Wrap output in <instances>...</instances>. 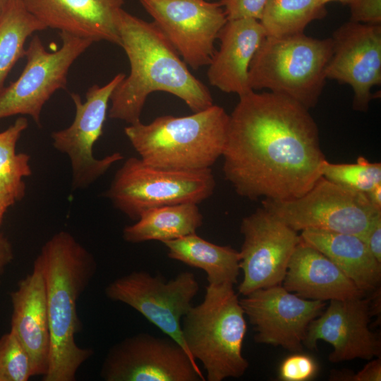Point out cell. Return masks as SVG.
I'll return each instance as SVG.
<instances>
[{
  "label": "cell",
  "mask_w": 381,
  "mask_h": 381,
  "mask_svg": "<svg viewBox=\"0 0 381 381\" xmlns=\"http://www.w3.org/2000/svg\"><path fill=\"white\" fill-rule=\"evenodd\" d=\"M222 157L225 179L252 200L302 196L322 176L326 159L309 109L285 96L254 90L239 97L229 115Z\"/></svg>",
  "instance_id": "6da1fadb"
},
{
  "label": "cell",
  "mask_w": 381,
  "mask_h": 381,
  "mask_svg": "<svg viewBox=\"0 0 381 381\" xmlns=\"http://www.w3.org/2000/svg\"><path fill=\"white\" fill-rule=\"evenodd\" d=\"M118 30L120 47L128 59L131 71L111 96V119L128 124L140 121L148 96L157 91L177 97L193 112L214 104L209 89L191 73L154 22L145 21L122 9Z\"/></svg>",
  "instance_id": "7a4b0ae2"
},
{
  "label": "cell",
  "mask_w": 381,
  "mask_h": 381,
  "mask_svg": "<svg viewBox=\"0 0 381 381\" xmlns=\"http://www.w3.org/2000/svg\"><path fill=\"white\" fill-rule=\"evenodd\" d=\"M43 274L50 330L49 366L44 381H74L93 354L75 341L80 328L78 301L97 268L93 255L67 231L52 236L35 260Z\"/></svg>",
  "instance_id": "3957f363"
},
{
  "label": "cell",
  "mask_w": 381,
  "mask_h": 381,
  "mask_svg": "<svg viewBox=\"0 0 381 381\" xmlns=\"http://www.w3.org/2000/svg\"><path fill=\"white\" fill-rule=\"evenodd\" d=\"M229 115L220 106L188 116L165 115L149 123L129 124L124 133L145 164L159 169H210L222 156Z\"/></svg>",
  "instance_id": "277c9868"
},
{
  "label": "cell",
  "mask_w": 381,
  "mask_h": 381,
  "mask_svg": "<svg viewBox=\"0 0 381 381\" xmlns=\"http://www.w3.org/2000/svg\"><path fill=\"white\" fill-rule=\"evenodd\" d=\"M246 328L234 285L208 284L203 301L193 305L181 321L186 349L202 363L207 381L238 378L246 373L249 363L242 347Z\"/></svg>",
  "instance_id": "5b68a950"
},
{
  "label": "cell",
  "mask_w": 381,
  "mask_h": 381,
  "mask_svg": "<svg viewBox=\"0 0 381 381\" xmlns=\"http://www.w3.org/2000/svg\"><path fill=\"white\" fill-rule=\"evenodd\" d=\"M332 49L331 37L319 40L304 32L266 36L250 64L249 86L268 89L310 109L321 95Z\"/></svg>",
  "instance_id": "8992f818"
},
{
  "label": "cell",
  "mask_w": 381,
  "mask_h": 381,
  "mask_svg": "<svg viewBox=\"0 0 381 381\" xmlns=\"http://www.w3.org/2000/svg\"><path fill=\"white\" fill-rule=\"evenodd\" d=\"M216 186L211 169L176 171L129 157L117 170L105 193L114 207L137 221L147 210L181 203L199 204Z\"/></svg>",
  "instance_id": "52a82bcc"
},
{
  "label": "cell",
  "mask_w": 381,
  "mask_h": 381,
  "mask_svg": "<svg viewBox=\"0 0 381 381\" xmlns=\"http://www.w3.org/2000/svg\"><path fill=\"white\" fill-rule=\"evenodd\" d=\"M262 207L296 231L311 229L358 236L381 214L365 194L322 176L302 196L289 200L264 199Z\"/></svg>",
  "instance_id": "ba28073f"
},
{
  "label": "cell",
  "mask_w": 381,
  "mask_h": 381,
  "mask_svg": "<svg viewBox=\"0 0 381 381\" xmlns=\"http://www.w3.org/2000/svg\"><path fill=\"white\" fill-rule=\"evenodd\" d=\"M60 36L61 47L52 52L37 35L32 38L22 73L0 92V119L29 115L39 125L44 104L56 90L66 89L70 67L93 42L64 32Z\"/></svg>",
  "instance_id": "9c48e42d"
},
{
  "label": "cell",
  "mask_w": 381,
  "mask_h": 381,
  "mask_svg": "<svg viewBox=\"0 0 381 381\" xmlns=\"http://www.w3.org/2000/svg\"><path fill=\"white\" fill-rule=\"evenodd\" d=\"M198 291V282L190 272H181L166 281L158 274L133 271L110 282L104 292L110 300L123 303L138 311L188 353L181 321Z\"/></svg>",
  "instance_id": "30bf717a"
},
{
  "label": "cell",
  "mask_w": 381,
  "mask_h": 381,
  "mask_svg": "<svg viewBox=\"0 0 381 381\" xmlns=\"http://www.w3.org/2000/svg\"><path fill=\"white\" fill-rule=\"evenodd\" d=\"M105 381H204L196 361L171 338L138 333L114 344L102 365Z\"/></svg>",
  "instance_id": "8fae6325"
},
{
  "label": "cell",
  "mask_w": 381,
  "mask_h": 381,
  "mask_svg": "<svg viewBox=\"0 0 381 381\" xmlns=\"http://www.w3.org/2000/svg\"><path fill=\"white\" fill-rule=\"evenodd\" d=\"M125 77L120 73L103 86L92 85L86 92L85 102L78 94L71 93L75 107L74 120L69 127L52 134L55 149L70 159L74 188L87 187L123 158L120 152H114L97 159L93 147L102 134L111 96Z\"/></svg>",
  "instance_id": "7c38bea8"
},
{
  "label": "cell",
  "mask_w": 381,
  "mask_h": 381,
  "mask_svg": "<svg viewBox=\"0 0 381 381\" xmlns=\"http://www.w3.org/2000/svg\"><path fill=\"white\" fill-rule=\"evenodd\" d=\"M184 62L193 69L208 66L214 43L227 22L219 1L140 0Z\"/></svg>",
  "instance_id": "4fadbf2b"
},
{
  "label": "cell",
  "mask_w": 381,
  "mask_h": 381,
  "mask_svg": "<svg viewBox=\"0 0 381 381\" xmlns=\"http://www.w3.org/2000/svg\"><path fill=\"white\" fill-rule=\"evenodd\" d=\"M240 231L243 236L239 251L243 277L238 286V294L244 296L260 289L280 285L301 241L298 231L263 207L242 219Z\"/></svg>",
  "instance_id": "5bb4252c"
},
{
  "label": "cell",
  "mask_w": 381,
  "mask_h": 381,
  "mask_svg": "<svg viewBox=\"0 0 381 381\" xmlns=\"http://www.w3.org/2000/svg\"><path fill=\"white\" fill-rule=\"evenodd\" d=\"M258 344L301 351L308 325L324 310L325 301L310 300L276 285L255 290L240 299Z\"/></svg>",
  "instance_id": "9a60e30c"
},
{
  "label": "cell",
  "mask_w": 381,
  "mask_h": 381,
  "mask_svg": "<svg viewBox=\"0 0 381 381\" xmlns=\"http://www.w3.org/2000/svg\"><path fill=\"white\" fill-rule=\"evenodd\" d=\"M331 38L333 49L326 78L351 85L353 109L366 111L373 98L371 88L381 83V25L349 20Z\"/></svg>",
  "instance_id": "2e32d148"
},
{
  "label": "cell",
  "mask_w": 381,
  "mask_h": 381,
  "mask_svg": "<svg viewBox=\"0 0 381 381\" xmlns=\"http://www.w3.org/2000/svg\"><path fill=\"white\" fill-rule=\"evenodd\" d=\"M363 297L329 301L327 309L308 325L303 345L315 350L320 340L330 344L332 363L380 356V339L369 327L370 298Z\"/></svg>",
  "instance_id": "e0dca14e"
},
{
  "label": "cell",
  "mask_w": 381,
  "mask_h": 381,
  "mask_svg": "<svg viewBox=\"0 0 381 381\" xmlns=\"http://www.w3.org/2000/svg\"><path fill=\"white\" fill-rule=\"evenodd\" d=\"M47 28L57 29L92 42L121 46L118 19L126 0H22Z\"/></svg>",
  "instance_id": "ac0fdd59"
},
{
  "label": "cell",
  "mask_w": 381,
  "mask_h": 381,
  "mask_svg": "<svg viewBox=\"0 0 381 381\" xmlns=\"http://www.w3.org/2000/svg\"><path fill=\"white\" fill-rule=\"evenodd\" d=\"M266 36L258 20H228L218 36L219 49L207 66L210 84L238 97L252 91L248 83L250 64Z\"/></svg>",
  "instance_id": "d6986e66"
},
{
  "label": "cell",
  "mask_w": 381,
  "mask_h": 381,
  "mask_svg": "<svg viewBox=\"0 0 381 381\" xmlns=\"http://www.w3.org/2000/svg\"><path fill=\"white\" fill-rule=\"evenodd\" d=\"M11 298V331L29 353L33 376H44L49 366L50 330L44 279L36 263L32 273L19 282Z\"/></svg>",
  "instance_id": "ffe728a7"
},
{
  "label": "cell",
  "mask_w": 381,
  "mask_h": 381,
  "mask_svg": "<svg viewBox=\"0 0 381 381\" xmlns=\"http://www.w3.org/2000/svg\"><path fill=\"white\" fill-rule=\"evenodd\" d=\"M283 286L303 298L344 300L365 293L327 256L301 241L289 262Z\"/></svg>",
  "instance_id": "44dd1931"
},
{
  "label": "cell",
  "mask_w": 381,
  "mask_h": 381,
  "mask_svg": "<svg viewBox=\"0 0 381 381\" xmlns=\"http://www.w3.org/2000/svg\"><path fill=\"white\" fill-rule=\"evenodd\" d=\"M300 236L332 260L365 294L380 287L381 262L358 236L308 229L301 231Z\"/></svg>",
  "instance_id": "7402d4cb"
},
{
  "label": "cell",
  "mask_w": 381,
  "mask_h": 381,
  "mask_svg": "<svg viewBox=\"0 0 381 381\" xmlns=\"http://www.w3.org/2000/svg\"><path fill=\"white\" fill-rule=\"evenodd\" d=\"M163 243L169 258L202 270L208 284L237 283L241 256L231 246L212 243L196 233Z\"/></svg>",
  "instance_id": "603a6c76"
},
{
  "label": "cell",
  "mask_w": 381,
  "mask_h": 381,
  "mask_svg": "<svg viewBox=\"0 0 381 381\" xmlns=\"http://www.w3.org/2000/svg\"><path fill=\"white\" fill-rule=\"evenodd\" d=\"M203 223L198 204L181 203L152 208L123 230V239L132 243H162L196 233Z\"/></svg>",
  "instance_id": "cb8c5ba5"
},
{
  "label": "cell",
  "mask_w": 381,
  "mask_h": 381,
  "mask_svg": "<svg viewBox=\"0 0 381 381\" xmlns=\"http://www.w3.org/2000/svg\"><path fill=\"white\" fill-rule=\"evenodd\" d=\"M47 29L26 8L22 0H13L0 20V92L16 63L25 55L24 44L34 32Z\"/></svg>",
  "instance_id": "d4e9b609"
},
{
  "label": "cell",
  "mask_w": 381,
  "mask_h": 381,
  "mask_svg": "<svg viewBox=\"0 0 381 381\" xmlns=\"http://www.w3.org/2000/svg\"><path fill=\"white\" fill-rule=\"evenodd\" d=\"M326 15L319 0H269L260 22L267 36L281 37L303 33L310 22Z\"/></svg>",
  "instance_id": "484cf974"
},
{
  "label": "cell",
  "mask_w": 381,
  "mask_h": 381,
  "mask_svg": "<svg viewBox=\"0 0 381 381\" xmlns=\"http://www.w3.org/2000/svg\"><path fill=\"white\" fill-rule=\"evenodd\" d=\"M28 126V119L19 117L0 133V192L15 202L21 200L25 194L23 179L32 174L30 155L16 152V143Z\"/></svg>",
  "instance_id": "4316f807"
},
{
  "label": "cell",
  "mask_w": 381,
  "mask_h": 381,
  "mask_svg": "<svg viewBox=\"0 0 381 381\" xmlns=\"http://www.w3.org/2000/svg\"><path fill=\"white\" fill-rule=\"evenodd\" d=\"M321 174L337 185L366 194L381 183V163L370 162L362 156L354 164H334L325 159Z\"/></svg>",
  "instance_id": "83f0119b"
},
{
  "label": "cell",
  "mask_w": 381,
  "mask_h": 381,
  "mask_svg": "<svg viewBox=\"0 0 381 381\" xmlns=\"http://www.w3.org/2000/svg\"><path fill=\"white\" fill-rule=\"evenodd\" d=\"M33 376L31 358L10 331L0 338V381H28Z\"/></svg>",
  "instance_id": "f1b7e54d"
},
{
  "label": "cell",
  "mask_w": 381,
  "mask_h": 381,
  "mask_svg": "<svg viewBox=\"0 0 381 381\" xmlns=\"http://www.w3.org/2000/svg\"><path fill=\"white\" fill-rule=\"evenodd\" d=\"M318 368L317 361L312 356L296 353L282 361L278 378L282 381H308L316 376Z\"/></svg>",
  "instance_id": "f546056e"
},
{
  "label": "cell",
  "mask_w": 381,
  "mask_h": 381,
  "mask_svg": "<svg viewBox=\"0 0 381 381\" xmlns=\"http://www.w3.org/2000/svg\"><path fill=\"white\" fill-rule=\"evenodd\" d=\"M269 0H219L227 20L253 18L260 20Z\"/></svg>",
  "instance_id": "4dcf8cb0"
},
{
  "label": "cell",
  "mask_w": 381,
  "mask_h": 381,
  "mask_svg": "<svg viewBox=\"0 0 381 381\" xmlns=\"http://www.w3.org/2000/svg\"><path fill=\"white\" fill-rule=\"evenodd\" d=\"M348 5L350 7V21L381 25V0H351Z\"/></svg>",
  "instance_id": "1f68e13d"
},
{
  "label": "cell",
  "mask_w": 381,
  "mask_h": 381,
  "mask_svg": "<svg viewBox=\"0 0 381 381\" xmlns=\"http://www.w3.org/2000/svg\"><path fill=\"white\" fill-rule=\"evenodd\" d=\"M362 370L354 373L351 370H333L329 375L332 381H380L381 360L380 357L371 359Z\"/></svg>",
  "instance_id": "d6a6232c"
},
{
  "label": "cell",
  "mask_w": 381,
  "mask_h": 381,
  "mask_svg": "<svg viewBox=\"0 0 381 381\" xmlns=\"http://www.w3.org/2000/svg\"><path fill=\"white\" fill-rule=\"evenodd\" d=\"M372 255L381 262V214L370 224L365 231L359 236Z\"/></svg>",
  "instance_id": "836d02e7"
},
{
  "label": "cell",
  "mask_w": 381,
  "mask_h": 381,
  "mask_svg": "<svg viewBox=\"0 0 381 381\" xmlns=\"http://www.w3.org/2000/svg\"><path fill=\"white\" fill-rule=\"evenodd\" d=\"M13 258V250L10 242L0 234V277Z\"/></svg>",
  "instance_id": "e575fe53"
},
{
  "label": "cell",
  "mask_w": 381,
  "mask_h": 381,
  "mask_svg": "<svg viewBox=\"0 0 381 381\" xmlns=\"http://www.w3.org/2000/svg\"><path fill=\"white\" fill-rule=\"evenodd\" d=\"M365 195L373 207L381 210V183L375 186Z\"/></svg>",
  "instance_id": "d590c367"
},
{
  "label": "cell",
  "mask_w": 381,
  "mask_h": 381,
  "mask_svg": "<svg viewBox=\"0 0 381 381\" xmlns=\"http://www.w3.org/2000/svg\"><path fill=\"white\" fill-rule=\"evenodd\" d=\"M15 203L11 198L0 192V225L7 210Z\"/></svg>",
  "instance_id": "8d00e7d4"
},
{
  "label": "cell",
  "mask_w": 381,
  "mask_h": 381,
  "mask_svg": "<svg viewBox=\"0 0 381 381\" xmlns=\"http://www.w3.org/2000/svg\"><path fill=\"white\" fill-rule=\"evenodd\" d=\"M13 0H0V20L4 15Z\"/></svg>",
  "instance_id": "74e56055"
},
{
  "label": "cell",
  "mask_w": 381,
  "mask_h": 381,
  "mask_svg": "<svg viewBox=\"0 0 381 381\" xmlns=\"http://www.w3.org/2000/svg\"><path fill=\"white\" fill-rule=\"evenodd\" d=\"M319 1L322 4L325 5L326 4L329 3L331 1H339L342 4H348L351 0H319Z\"/></svg>",
  "instance_id": "f35d334b"
},
{
  "label": "cell",
  "mask_w": 381,
  "mask_h": 381,
  "mask_svg": "<svg viewBox=\"0 0 381 381\" xmlns=\"http://www.w3.org/2000/svg\"><path fill=\"white\" fill-rule=\"evenodd\" d=\"M207 1H215V0H207Z\"/></svg>",
  "instance_id": "ab89813d"
}]
</instances>
